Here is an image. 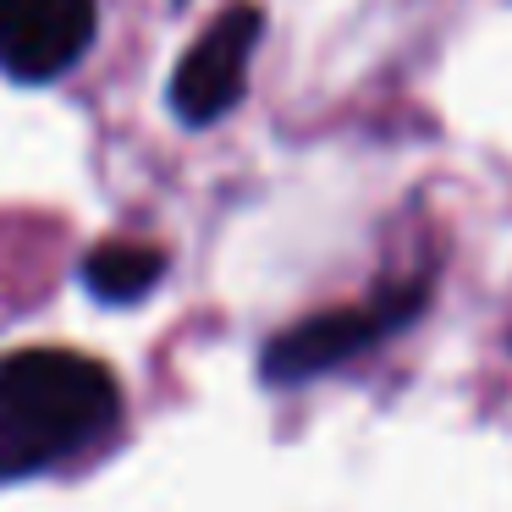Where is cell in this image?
<instances>
[{
	"instance_id": "cell-1",
	"label": "cell",
	"mask_w": 512,
	"mask_h": 512,
	"mask_svg": "<svg viewBox=\"0 0 512 512\" xmlns=\"http://www.w3.org/2000/svg\"><path fill=\"white\" fill-rule=\"evenodd\" d=\"M122 424V386L89 353L23 347L0 358V485L94 452Z\"/></svg>"
},
{
	"instance_id": "cell-2",
	"label": "cell",
	"mask_w": 512,
	"mask_h": 512,
	"mask_svg": "<svg viewBox=\"0 0 512 512\" xmlns=\"http://www.w3.org/2000/svg\"><path fill=\"white\" fill-rule=\"evenodd\" d=\"M424 303H430V281L413 276V281H402V287H380L375 298H364V303L309 314V320L287 325L276 342H265L259 375H265L270 386L314 380V375H325V369H336V364H347V358L380 347L386 336H397Z\"/></svg>"
},
{
	"instance_id": "cell-3",
	"label": "cell",
	"mask_w": 512,
	"mask_h": 512,
	"mask_svg": "<svg viewBox=\"0 0 512 512\" xmlns=\"http://www.w3.org/2000/svg\"><path fill=\"white\" fill-rule=\"evenodd\" d=\"M259 34H265V12L248 0V6H226V12L188 45V56L171 72V111L188 127L221 122V116L243 100L248 61H254Z\"/></svg>"
},
{
	"instance_id": "cell-4",
	"label": "cell",
	"mask_w": 512,
	"mask_h": 512,
	"mask_svg": "<svg viewBox=\"0 0 512 512\" xmlns=\"http://www.w3.org/2000/svg\"><path fill=\"white\" fill-rule=\"evenodd\" d=\"M94 0H0V72L17 83H50L94 45Z\"/></svg>"
},
{
	"instance_id": "cell-5",
	"label": "cell",
	"mask_w": 512,
	"mask_h": 512,
	"mask_svg": "<svg viewBox=\"0 0 512 512\" xmlns=\"http://www.w3.org/2000/svg\"><path fill=\"white\" fill-rule=\"evenodd\" d=\"M160 276H166V254L155 243L111 237V243L89 248V259H83V287L100 303H144L160 287Z\"/></svg>"
}]
</instances>
